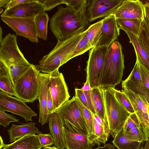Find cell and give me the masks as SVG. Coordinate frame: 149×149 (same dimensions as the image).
<instances>
[{"label": "cell", "instance_id": "obj_34", "mask_svg": "<svg viewBox=\"0 0 149 149\" xmlns=\"http://www.w3.org/2000/svg\"><path fill=\"white\" fill-rule=\"evenodd\" d=\"M93 47L88 40L85 33L80 40L75 49L68 57L69 61L71 59L83 54Z\"/></svg>", "mask_w": 149, "mask_h": 149}, {"label": "cell", "instance_id": "obj_41", "mask_svg": "<svg viewBox=\"0 0 149 149\" xmlns=\"http://www.w3.org/2000/svg\"><path fill=\"white\" fill-rule=\"evenodd\" d=\"M138 63L143 84L145 87L149 90V73L142 65L139 63Z\"/></svg>", "mask_w": 149, "mask_h": 149}, {"label": "cell", "instance_id": "obj_29", "mask_svg": "<svg viewBox=\"0 0 149 149\" xmlns=\"http://www.w3.org/2000/svg\"><path fill=\"white\" fill-rule=\"evenodd\" d=\"M49 20L48 14L45 12L37 15L35 18L38 37L45 40L47 39Z\"/></svg>", "mask_w": 149, "mask_h": 149}, {"label": "cell", "instance_id": "obj_47", "mask_svg": "<svg viewBox=\"0 0 149 149\" xmlns=\"http://www.w3.org/2000/svg\"><path fill=\"white\" fill-rule=\"evenodd\" d=\"M93 116L94 118L97 122L99 124L104 127L103 122L102 119L96 114H93Z\"/></svg>", "mask_w": 149, "mask_h": 149}, {"label": "cell", "instance_id": "obj_39", "mask_svg": "<svg viewBox=\"0 0 149 149\" xmlns=\"http://www.w3.org/2000/svg\"><path fill=\"white\" fill-rule=\"evenodd\" d=\"M37 135L42 147L50 146L54 144V139L50 133L44 134L42 133Z\"/></svg>", "mask_w": 149, "mask_h": 149}, {"label": "cell", "instance_id": "obj_49", "mask_svg": "<svg viewBox=\"0 0 149 149\" xmlns=\"http://www.w3.org/2000/svg\"><path fill=\"white\" fill-rule=\"evenodd\" d=\"M145 18L149 22V8L145 6Z\"/></svg>", "mask_w": 149, "mask_h": 149}, {"label": "cell", "instance_id": "obj_40", "mask_svg": "<svg viewBox=\"0 0 149 149\" xmlns=\"http://www.w3.org/2000/svg\"><path fill=\"white\" fill-rule=\"evenodd\" d=\"M75 97L85 107L89 110L86 98L83 91L81 89L75 88Z\"/></svg>", "mask_w": 149, "mask_h": 149}, {"label": "cell", "instance_id": "obj_7", "mask_svg": "<svg viewBox=\"0 0 149 149\" xmlns=\"http://www.w3.org/2000/svg\"><path fill=\"white\" fill-rule=\"evenodd\" d=\"M109 47H94L89 50L86 71V80L91 88L100 86L101 73Z\"/></svg>", "mask_w": 149, "mask_h": 149}, {"label": "cell", "instance_id": "obj_18", "mask_svg": "<svg viewBox=\"0 0 149 149\" xmlns=\"http://www.w3.org/2000/svg\"><path fill=\"white\" fill-rule=\"evenodd\" d=\"M122 87L123 89L129 90L136 94L143 97L149 103V90L143 84L138 61L127 78L122 81Z\"/></svg>", "mask_w": 149, "mask_h": 149}, {"label": "cell", "instance_id": "obj_43", "mask_svg": "<svg viewBox=\"0 0 149 149\" xmlns=\"http://www.w3.org/2000/svg\"><path fill=\"white\" fill-rule=\"evenodd\" d=\"M91 90L87 91H83L86 98L87 102L89 107V110L93 114H96L92 102Z\"/></svg>", "mask_w": 149, "mask_h": 149}, {"label": "cell", "instance_id": "obj_25", "mask_svg": "<svg viewBox=\"0 0 149 149\" xmlns=\"http://www.w3.org/2000/svg\"><path fill=\"white\" fill-rule=\"evenodd\" d=\"M91 93L96 114L103 122L105 115V109L103 88L99 86L92 88L91 90Z\"/></svg>", "mask_w": 149, "mask_h": 149}, {"label": "cell", "instance_id": "obj_11", "mask_svg": "<svg viewBox=\"0 0 149 149\" xmlns=\"http://www.w3.org/2000/svg\"><path fill=\"white\" fill-rule=\"evenodd\" d=\"M1 17L2 21L11 28L17 35L26 38L32 42H38L35 17L23 18L1 15Z\"/></svg>", "mask_w": 149, "mask_h": 149}, {"label": "cell", "instance_id": "obj_9", "mask_svg": "<svg viewBox=\"0 0 149 149\" xmlns=\"http://www.w3.org/2000/svg\"><path fill=\"white\" fill-rule=\"evenodd\" d=\"M26 102L15 97L0 91V110L22 116L26 122L32 121V118L37 115Z\"/></svg>", "mask_w": 149, "mask_h": 149}, {"label": "cell", "instance_id": "obj_37", "mask_svg": "<svg viewBox=\"0 0 149 149\" xmlns=\"http://www.w3.org/2000/svg\"><path fill=\"white\" fill-rule=\"evenodd\" d=\"M19 121L14 116L0 110V125L4 127L9 125L11 123L17 122Z\"/></svg>", "mask_w": 149, "mask_h": 149}, {"label": "cell", "instance_id": "obj_28", "mask_svg": "<svg viewBox=\"0 0 149 149\" xmlns=\"http://www.w3.org/2000/svg\"><path fill=\"white\" fill-rule=\"evenodd\" d=\"M0 90L1 91L6 94L12 96H14L20 99L12 84L4 65L1 60H0Z\"/></svg>", "mask_w": 149, "mask_h": 149}, {"label": "cell", "instance_id": "obj_15", "mask_svg": "<svg viewBox=\"0 0 149 149\" xmlns=\"http://www.w3.org/2000/svg\"><path fill=\"white\" fill-rule=\"evenodd\" d=\"M45 10L38 0L18 5L8 10L5 9L1 16L18 18H35Z\"/></svg>", "mask_w": 149, "mask_h": 149}, {"label": "cell", "instance_id": "obj_26", "mask_svg": "<svg viewBox=\"0 0 149 149\" xmlns=\"http://www.w3.org/2000/svg\"><path fill=\"white\" fill-rule=\"evenodd\" d=\"M144 143L128 140L124 135L123 128L116 135L112 141L113 145L118 149H143Z\"/></svg>", "mask_w": 149, "mask_h": 149}, {"label": "cell", "instance_id": "obj_48", "mask_svg": "<svg viewBox=\"0 0 149 149\" xmlns=\"http://www.w3.org/2000/svg\"><path fill=\"white\" fill-rule=\"evenodd\" d=\"M10 0H0V7L5 8Z\"/></svg>", "mask_w": 149, "mask_h": 149}, {"label": "cell", "instance_id": "obj_21", "mask_svg": "<svg viewBox=\"0 0 149 149\" xmlns=\"http://www.w3.org/2000/svg\"><path fill=\"white\" fill-rule=\"evenodd\" d=\"M48 122L54 146L59 149L66 148L63 123L57 111L49 115Z\"/></svg>", "mask_w": 149, "mask_h": 149}, {"label": "cell", "instance_id": "obj_8", "mask_svg": "<svg viewBox=\"0 0 149 149\" xmlns=\"http://www.w3.org/2000/svg\"><path fill=\"white\" fill-rule=\"evenodd\" d=\"M56 111L63 122L71 125L79 133L88 135L86 122L75 96L68 100Z\"/></svg>", "mask_w": 149, "mask_h": 149}, {"label": "cell", "instance_id": "obj_53", "mask_svg": "<svg viewBox=\"0 0 149 149\" xmlns=\"http://www.w3.org/2000/svg\"><path fill=\"white\" fill-rule=\"evenodd\" d=\"M2 30L1 27H0V42H1L2 39Z\"/></svg>", "mask_w": 149, "mask_h": 149}, {"label": "cell", "instance_id": "obj_36", "mask_svg": "<svg viewBox=\"0 0 149 149\" xmlns=\"http://www.w3.org/2000/svg\"><path fill=\"white\" fill-rule=\"evenodd\" d=\"M66 6H69L77 12L82 14H86L88 0H65Z\"/></svg>", "mask_w": 149, "mask_h": 149}, {"label": "cell", "instance_id": "obj_52", "mask_svg": "<svg viewBox=\"0 0 149 149\" xmlns=\"http://www.w3.org/2000/svg\"><path fill=\"white\" fill-rule=\"evenodd\" d=\"M43 149H59L54 146L53 147L47 146L43 148Z\"/></svg>", "mask_w": 149, "mask_h": 149}, {"label": "cell", "instance_id": "obj_27", "mask_svg": "<svg viewBox=\"0 0 149 149\" xmlns=\"http://www.w3.org/2000/svg\"><path fill=\"white\" fill-rule=\"evenodd\" d=\"M119 28L129 32L139 38L142 22L143 20L135 19H116Z\"/></svg>", "mask_w": 149, "mask_h": 149}, {"label": "cell", "instance_id": "obj_14", "mask_svg": "<svg viewBox=\"0 0 149 149\" xmlns=\"http://www.w3.org/2000/svg\"><path fill=\"white\" fill-rule=\"evenodd\" d=\"M116 19H135L143 20L145 7L141 1L124 0L113 14Z\"/></svg>", "mask_w": 149, "mask_h": 149}, {"label": "cell", "instance_id": "obj_51", "mask_svg": "<svg viewBox=\"0 0 149 149\" xmlns=\"http://www.w3.org/2000/svg\"><path fill=\"white\" fill-rule=\"evenodd\" d=\"M146 142L143 149H149V139Z\"/></svg>", "mask_w": 149, "mask_h": 149}, {"label": "cell", "instance_id": "obj_30", "mask_svg": "<svg viewBox=\"0 0 149 149\" xmlns=\"http://www.w3.org/2000/svg\"><path fill=\"white\" fill-rule=\"evenodd\" d=\"M102 22V19L91 25L85 30L86 37L93 47L96 46L100 38Z\"/></svg>", "mask_w": 149, "mask_h": 149}, {"label": "cell", "instance_id": "obj_33", "mask_svg": "<svg viewBox=\"0 0 149 149\" xmlns=\"http://www.w3.org/2000/svg\"><path fill=\"white\" fill-rule=\"evenodd\" d=\"M138 38L149 57V22L146 18L142 22Z\"/></svg>", "mask_w": 149, "mask_h": 149}, {"label": "cell", "instance_id": "obj_35", "mask_svg": "<svg viewBox=\"0 0 149 149\" xmlns=\"http://www.w3.org/2000/svg\"><path fill=\"white\" fill-rule=\"evenodd\" d=\"M113 91L115 97L123 106L130 114L135 113L131 103L124 93L123 90L121 91L116 89L115 88H111Z\"/></svg>", "mask_w": 149, "mask_h": 149}, {"label": "cell", "instance_id": "obj_44", "mask_svg": "<svg viewBox=\"0 0 149 149\" xmlns=\"http://www.w3.org/2000/svg\"><path fill=\"white\" fill-rule=\"evenodd\" d=\"M47 108L49 114L54 112L53 100L49 89L47 93Z\"/></svg>", "mask_w": 149, "mask_h": 149}, {"label": "cell", "instance_id": "obj_54", "mask_svg": "<svg viewBox=\"0 0 149 149\" xmlns=\"http://www.w3.org/2000/svg\"><path fill=\"white\" fill-rule=\"evenodd\" d=\"M0 149L3 146L4 144V143L3 141V139L0 136Z\"/></svg>", "mask_w": 149, "mask_h": 149}, {"label": "cell", "instance_id": "obj_38", "mask_svg": "<svg viewBox=\"0 0 149 149\" xmlns=\"http://www.w3.org/2000/svg\"><path fill=\"white\" fill-rule=\"evenodd\" d=\"M42 6L45 11H49L56 6L61 4H65V0H38Z\"/></svg>", "mask_w": 149, "mask_h": 149}, {"label": "cell", "instance_id": "obj_1", "mask_svg": "<svg viewBox=\"0 0 149 149\" xmlns=\"http://www.w3.org/2000/svg\"><path fill=\"white\" fill-rule=\"evenodd\" d=\"M50 20V28L58 41L66 40L84 31L89 25L86 14H81L71 7H59Z\"/></svg>", "mask_w": 149, "mask_h": 149}, {"label": "cell", "instance_id": "obj_42", "mask_svg": "<svg viewBox=\"0 0 149 149\" xmlns=\"http://www.w3.org/2000/svg\"><path fill=\"white\" fill-rule=\"evenodd\" d=\"M35 0H10L5 7L8 10L21 4L33 1Z\"/></svg>", "mask_w": 149, "mask_h": 149}, {"label": "cell", "instance_id": "obj_20", "mask_svg": "<svg viewBox=\"0 0 149 149\" xmlns=\"http://www.w3.org/2000/svg\"><path fill=\"white\" fill-rule=\"evenodd\" d=\"M123 129L124 136L130 141L142 142L149 139L144 132L135 113L130 115Z\"/></svg>", "mask_w": 149, "mask_h": 149}, {"label": "cell", "instance_id": "obj_46", "mask_svg": "<svg viewBox=\"0 0 149 149\" xmlns=\"http://www.w3.org/2000/svg\"><path fill=\"white\" fill-rule=\"evenodd\" d=\"M91 88L88 81L86 80V82L81 89L84 91H87L91 90Z\"/></svg>", "mask_w": 149, "mask_h": 149}, {"label": "cell", "instance_id": "obj_32", "mask_svg": "<svg viewBox=\"0 0 149 149\" xmlns=\"http://www.w3.org/2000/svg\"><path fill=\"white\" fill-rule=\"evenodd\" d=\"M93 126L94 134L92 143L94 145L97 144L99 146L102 143L105 145L109 137L106 133L104 127L99 124L94 118Z\"/></svg>", "mask_w": 149, "mask_h": 149}, {"label": "cell", "instance_id": "obj_56", "mask_svg": "<svg viewBox=\"0 0 149 149\" xmlns=\"http://www.w3.org/2000/svg\"></svg>", "mask_w": 149, "mask_h": 149}, {"label": "cell", "instance_id": "obj_55", "mask_svg": "<svg viewBox=\"0 0 149 149\" xmlns=\"http://www.w3.org/2000/svg\"><path fill=\"white\" fill-rule=\"evenodd\" d=\"M3 11V9L1 8H0V14H1L2 13Z\"/></svg>", "mask_w": 149, "mask_h": 149}, {"label": "cell", "instance_id": "obj_31", "mask_svg": "<svg viewBox=\"0 0 149 149\" xmlns=\"http://www.w3.org/2000/svg\"><path fill=\"white\" fill-rule=\"evenodd\" d=\"M76 98L86 122L88 141L92 144V142L94 134L93 114L90 110L83 105L78 98Z\"/></svg>", "mask_w": 149, "mask_h": 149}, {"label": "cell", "instance_id": "obj_5", "mask_svg": "<svg viewBox=\"0 0 149 149\" xmlns=\"http://www.w3.org/2000/svg\"><path fill=\"white\" fill-rule=\"evenodd\" d=\"M102 88L109 132L114 138L123 128L130 114L116 99L111 88Z\"/></svg>", "mask_w": 149, "mask_h": 149}, {"label": "cell", "instance_id": "obj_2", "mask_svg": "<svg viewBox=\"0 0 149 149\" xmlns=\"http://www.w3.org/2000/svg\"><path fill=\"white\" fill-rule=\"evenodd\" d=\"M17 37L9 33L0 42V60L4 63L14 88L19 78L32 64L20 50Z\"/></svg>", "mask_w": 149, "mask_h": 149}, {"label": "cell", "instance_id": "obj_12", "mask_svg": "<svg viewBox=\"0 0 149 149\" xmlns=\"http://www.w3.org/2000/svg\"><path fill=\"white\" fill-rule=\"evenodd\" d=\"M124 0H88L86 13L88 21L113 15Z\"/></svg>", "mask_w": 149, "mask_h": 149}, {"label": "cell", "instance_id": "obj_22", "mask_svg": "<svg viewBox=\"0 0 149 149\" xmlns=\"http://www.w3.org/2000/svg\"><path fill=\"white\" fill-rule=\"evenodd\" d=\"M20 123V124L19 125L12 124L7 131L9 142L11 143L24 136L33 134L37 135L42 133L35 127L36 123L33 122Z\"/></svg>", "mask_w": 149, "mask_h": 149}, {"label": "cell", "instance_id": "obj_50", "mask_svg": "<svg viewBox=\"0 0 149 149\" xmlns=\"http://www.w3.org/2000/svg\"><path fill=\"white\" fill-rule=\"evenodd\" d=\"M145 6L149 8V0H141Z\"/></svg>", "mask_w": 149, "mask_h": 149}, {"label": "cell", "instance_id": "obj_16", "mask_svg": "<svg viewBox=\"0 0 149 149\" xmlns=\"http://www.w3.org/2000/svg\"><path fill=\"white\" fill-rule=\"evenodd\" d=\"M67 149H93L94 145L89 141L88 136L78 132L71 125L63 122Z\"/></svg>", "mask_w": 149, "mask_h": 149}, {"label": "cell", "instance_id": "obj_10", "mask_svg": "<svg viewBox=\"0 0 149 149\" xmlns=\"http://www.w3.org/2000/svg\"><path fill=\"white\" fill-rule=\"evenodd\" d=\"M53 102L54 112L56 111L70 97L63 75L56 70L50 74L48 85Z\"/></svg>", "mask_w": 149, "mask_h": 149}, {"label": "cell", "instance_id": "obj_3", "mask_svg": "<svg viewBox=\"0 0 149 149\" xmlns=\"http://www.w3.org/2000/svg\"><path fill=\"white\" fill-rule=\"evenodd\" d=\"M124 55L117 40L109 47L99 81L102 88H115L122 81L125 68Z\"/></svg>", "mask_w": 149, "mask_h": 149}, {"label": "cell", "instance_id": "obj_24", "mask_svg": "<svg viewBox=\"0 0 149 149\" xmlns=\"http://www.w3.org/2000/svg\"><path fill=\"white\" fill-rule=\"evenodd\" d=\"M133 45L136 56V60L149 73V57L141 45L139 38L130 33L125 32Z\"/></svg>", "mask_w": 149, "mask_h": 149}, {"label": "cell", "instance_id": "obj_23", "mask_svg": "<svg viewBox=\"0 0 149 149\" xmlns=\"http://www.w3.org/2000/svg\"><path fill=\"white\" fill-rule=\"evenodd\" d=\"M41 146L37 135L24 136L9 144H5L0 149H41Z\"/></svg>", "mask_w": 149, "mask_h": 149}, {"label": "cell", "instance_id": "obj_4", "mask_svg": "<svg viewBox=\"0 0 149 149\" xmlns=\"http://www.w3.org/2000/svg\"><path fill=\"white\" fill-rule=\"evenodd\" d=\"M85 33V31L66 40L58 41L53 49L39 61L40 71L43 73L51 74L68 61L69 56Z\"/></svg>", "mask_w": 149, "mask_h": 149}, {"label": "cell", "instance_id": "obj_6", "mask_svg": "<svg viewBox=\"0 0 149 149\" xmlns=\"http://www.w3.org/2000/svg\"><path fill=\"white\" fill-rule=\"evenodd\" d=\"M40 72L39 65L32 64L19 78L15 88L20 99L28 103L38 99Z\"/></svg>", "mask_w": 149, "mask_h": 149}, {"label": "cell", "instance_id": "obj_45", "mask_svg": "<svg viewBox=\"0 0 149 149\" xmlns=\"http://www.w3.org/2000/svg\"><path fill=\"white\" fill-rule=\"evenodd\" d=\"M94 149H115L114 146L111 143L105 144L103 146H99Z\"/></svg>", "mask_w": 149, "mask_h": 149}, {"label": "cell", "instance_id": "obj_19", "mask_svg": "<svg viewBox=\"0 0 149 149\" xmlns=\"http://www.w3.org/2000/svg\"><path fill=\"white\" fill-rule=\"evenodd\" d=\"M50 76L49 74L40 73V88L38 99L39 101V123L42 125L48 122L49 115L47 108V100Z\"/></svg>", "mask_w": 149, "mask_h": 149}, {"label": "cell", "instance_id": "obj_17", "mask_svg": "<svg viewBox=\"0 0 149 149\" xmlns=\"http://www.w3.org/2000/svg\"><path fill=\"white\" fill-rule=\"evenodd\" d=\"M102 19V31L100 38L95 47H109L116 41L120 35V29L115 16L111 15Z\"/></svg>", "mask_w": 149, "mask_h": 149}, {"label": "cell", "instance_id": "obj_13", "mask_svg": "<svg viewBox=\"0 0 149 149\" xmlns=\"http://www.w3.org/2000/svg\"><path fill=\"white\" fill-rule=\"evenodd\" d=\"M132 106L142 128L149 138V103L143 96L130 90L123 89Z\"/></svg>", "mask_w": 149, "mask_h": 149}]
</instances>
